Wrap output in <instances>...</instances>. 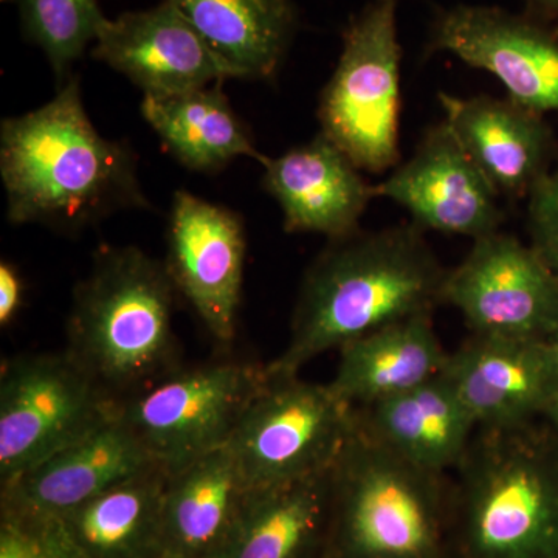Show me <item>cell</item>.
Returning a JSON list of instances; mask_svg holds the SVG:
<instances>
[{"instance_id": "cell-4", "label": "cell", "mask_w": 558, "mask_h": 558, "mask_svg": "<svg viewBox=\"0 0 558 558\" xmlns=\"http://www.w3.org/2000/svg\"><path fill=\"white\" fill-rule=\"evenodd\" d=\"M454 558H558V435L478 429L450 475Z\"/></svg>"}, {"instance_id": "cell-14", "label": "cell", "mask_w": 558, "mask_h": 558, "mask_svg": "<svg viewBox=\"0 0 558 558\" xmlns=\"http://www.w3.org/2000/svg\"><path fill=\"white\" fill-rule=\"evenodd\" d=\"M92 57L149 97H171L229 80L196 28L172 0L102 22Z\"/></svg>"}, {"instance_id": "cell-28", "label": "cell", "mask_w": 558, "mask_h": 558, "mask_svg": "<svg viewBox=\"0 0 558 558\" xmlns=\"http://www.w3.org/2000/svg\"><path fill=\"white\" fill-rule=\"evenodd\" d=\"M529 244L558 277V163L527 194Z\"/></svg>"}, {"instance_id": "cell-18", "label": "cell", "mask_w": 558, "mask_h": 558, "mask_svg": "<svg viewBox=\"0 0 558 558\" xmlns=\"http://www.w3.org/2000/svg\"><path fill=\"white\" fill-rule=\"evenodd\" d=\"M444 120L499 194L527 197L553 168L556 135L543 113L509 97L439 94Z\"/></svg>"}, {"instance_id": "cell-27", "label": "cell", "mask_w": 558, "mask_h": 558, "mask_svg": "<svg viewBox=\"0 0 558 558\" xmlns=\"http://www.w3.org/2000/svg\"><path fill=\"white\" fill-rule=\"evenodd\" d=\"M0 558H81L60 521L3 510Z\"/></svg>"}, {"instance_id": "cell-3", "label": "cell", "mask_w": 558, "mask_h": 558, "mask_svg": "<svg viewBox=\"0 0 558 558\" xmlns=\"http://www.w3.org/2000/svg\"><path fill=\"white\" fill-rule=\"evenodd\" d=\"M178 290L143 250L105 245L73 292L64 349L110 402L183 368L174 330Z\"/></svg>"}, {"instance_id": "cell-25", "label": "cell", "mask_w": 558, "mask_h": 558, "mask_svg": "<svg viewBox=\"0 0 558 558\" xmlns=\"http://www.w3.org/2000/svg\"><path fill=\"white\" fill-rule=\"evenodd\" d=\"M142 116L165 148L191 171L216 172L238 157H252L259 163L266 159L219 84L171 97L145 95Z\"/></svg>"}, {"instance_id": "cell-10", "label": "cell", "mask_w": 558, "mask_h": 558, "mask_svg": "<svg viewBox=\"0 0 558 558\" xmlns=\"http://www.w3.org/2000/svg\"><path fill=\"white\" fill-rule=\"evenodd\" d=\"M442 303L472 336L549 340L558 326V277L531 244L499 230L473 241L447 271Z\"/></svg>"}, {"instance_id": "cell-20", "label": "cell", "mask_w": 558, "mask_h": 558, "mask_svg": "<svg viewBox=\"0 0 558 558\" xmlns=\"http://www.w3.org/2000/svg\"><path fill=\"white\" fill-rule=\"evenodd\" d=\"M250 490L227 446L170 473L161 506V558L215 556Z\"/></svg>"}, {"instance_id": "cell-32", "label": "cell", "mask_w": 558, "mask_h": 558, "mask_svg": "<svg viewBox=\"0 0 558 558\" xmlns=\"http://www.w3.org/2000/svg\"><path fill=\"white\" fill-rule=\"evenodd\" d=\"M548 343L550 352H553L554 363H556V368L558 373V326L557 329L554 330L553 336L549 337Z\"/></svg>"}, {"instance_id": "cell-6", "label": "cell", "mask_w": 558, "mask_h": 558, "mask_svg": "<svg viewBox=\"0 0 558 558\" xmlns=\"http://www.w3.org/2000/svg\"><path fill=\"white\" fill-rule=\"evenodd\" d=\"M398 10L399 0H369L349 21L339 62L319 95V132L369 174L400 163Z\"/></svg>"}, {"instance_id": "cell-9", "label": "cell", "mask_w": 558, "mask_h": 558, "mask_svg": "<svg viewBox=\"0 0 558 558\" xmlns=\"http://www.w3.org/2000/svg\"><path fill=\"white\" fill-rule=\"evenodd\" d=\"M110 402L62 352L22 354L0 373V483L16 480L112 413Z\"/></svg>"}, {"instance_id": "cell-13", "label": "cell", "mask_w": 558, "mask_h": 558, "mask_svg": "<svg viewBox=\"0 0 558 558\" xmlns=\"http://www.w3.org/2000/svg\"><path fill=\"white\" fill-rule=\"evenodd\" d=\"M407 209L424 231L459 234L473 241L501 230V194L470 159L446 120L422 134L409 160L373 186Z\"/></svg>"}, {"instance_id": "cell-17", "label": "cell", "mask_w": 558, "mask_h": 558, "mask_svg": "<svg viewBox=\"0 0 558 558\" xmlns=\"http://www.w3.org/2000/svg\"><path fill=\"white\" fill-rule=\"evenodd\" d=\"M260 165L264 190L281 207L288 233L348 236L360 229V219L376 199L363 171L323 132Z\"/></svg>"}, {"instance_id": "cell-12", "label": "cell", "mask_w": 558, "mask_h": 558, "mask_svg": "<svg viewBox=\"0 0 558 558\" xmlns=\"http://www.w3.org/2000/svg\"><path fill=\"white\" fill-rule=\"evenodd\" d=\"M428 50L497 76L510 100L524 108L558 112V36L531 17L498 7L454 5L433 22Z\"/></svg>"}, {"instance_id": "cell-7", "label": "cell", "mask_w": 558, "mask_h": 558, "mask_svg": "<svg viewBox=\"0 0 558 558\" xmlns=\"http://www.w3.org/2000/svg\"><path fill=\"white\" fill-rule=\"evenodd\" d=\"M355 428V409L328 384L267 376L227 449L252 490L284 486L330 472Z\"/></svg>"}, {"instance_id": "cell-22", "label": "cell", "mask_w": 558, "mask_h": 558, "mask_svg": "<svg viewBox=\"0 0 558 558\" xmlns=\"http://www.w3.org/2000/svg\"><path fill=\"white\" fill-rule=\"evenodd\" d=\"M330 472L250 490L240 519L211 558H326Z\"/></svg>"}, {"instance_id": "cell-1", "label": "cell", "mask_w": 558, "mask_h": 558, "mask_svg": "<svg viewBox=\"0 0 558 558\" xmlns=\"http://www.w3.org/2000/svg\"><path fill=\"white\" fill-rule=\"evenodd\" d=\"M413 222L359 229L312 260L293 307L284 351L269 377L299 376L312 360L385 328L433 315L442 303L447 269Z\"/></svg>"}, {"instance_id": "cell-2", "label": "cell", "mask_w": 558, "mask_h": 558, "mask_svg": "<svg viewBox=\"0 0 558 558\" xmlns=\"http://www.w3.org/2000/svg\"><path fill=\"white\" fill-rule=\"evenodd\" d=\"M0 178L7 219L78 234L124 209H148L137 157L102 137L70 76L53 100L0 124Z\"/></svg>"}, {"instance_id": "cell-8", "label": "cell", "mask_w": 558, "mask_h": 558, "mask_svg": "<svg viewBox=\"0 0 558 558\" xmlns=\"http://www.w3.org/2000/svg\"><path fill=\"white\" fill-rule=\"evenodd\" d=\"M266 380V365L215 360L175 371L117 403V411L150 457L168 473L178 472L229 444Z\"/></svg>"}, {"instance_id": "cell-19", "label": "cell", "mask_w": 558, "mask_h": 558, "mask_svg": "<svg viewBox=\"0 0 558 558\" xmlns=\"http://www.w3.org/2000/svg\"><path fill=\"white\" fill-rule=\"evenodd\" d=\"M363 435L428 472L450 475L475 439V418L442 373L409 391L355 409Z\"/></svg>"}, {"instance_id": "cell-15", "label": "cell", "mask_w": 558, "mask_h": 558, "mask_svg": "<svg viewBox=\"0 0 558 558\" xmlns=\"http://www.w3.org/2000/svg\"><path fill=\"white\" fill-rule=\"evenodd\" d=\"M444 374L478 429H515L539 421L558 389L548 340L470 336L449 352Z\"/></svg>"}, {"instance_id": "cell-21", "label": "cell", "mask_w": 558, "mask_h": 558, "mask_svg": "<svg viewBox=\"0 0 558 558\" xmlns=\"http://www.w3.org/2000/svg\"><path fill=\"white\" fill-rule=\"evenodd\" d=\"M337 352L336 376L328 385L352 409L373 405L439 376L449 359L433 315L385 326Z\"/></svg>"}, {"instance_id": "cell-30", "label": "cell", "mask_w": 558, "mask_h": 558, "mask_svg": "<svg viewBox=\"0 0 558 558\" xmlns=\"http://www.w3.org/2000/svg\"><path fill=\"white\" fill-rule=\"evenodd\" d=\"M542 418L558 435V389L556 392H554L553 398H550L548 407H546Z\"/></svg>"}, {"instance_id": "cell-29", "label": "cell", "mask_w": 558, "mask_h": 558, "mask_svg": "<svg viewBox=\"0 0 558 558\" xmlns=\"http://www.w3.org/2000/svg\"><path fill=\"white\" fill-rule=\"evenodd\" d=\"M25 282L20 269L10 260L0 263V326L9 328L24 304Z\"/></svg>"}, {"instance_id": "cell-31", "label": "cell", "mask_w": 558, "mask_h": 558, "mask_svg": "<svg viewBox=\"0 0 558 558\" xmlns=\"http://www.w3.org/2000/svg\"><path fill=\"white\" fill-rule=\"evenodd\" d=\"M531 2L550 16L558 17V0H531Z\"/></svg>"}, {"instance_id": "cell-24", "label": "cell", "mask_w": 558, "mask_h": 558, "mask_svg": "<svg viewBox=\"0 0 558 558\" xmlns=\"http://www.w3.org/2000/svg\"><path fill=\"white\" fill-rule=\"evenodd\" d=\"M161 465L121 481L60 521L81 558H161Z\"/></svg>"}, {"instance_id": "cell-16", "label": "cell", "mask_w": 558, "mask_h": 558, "mask_svg": "<svg viewBox=\"0 0 558 558\" xmlns=\"http://www.w3.org/2000/svg\"><path fill=\"white\" fill-rule=\"evenodd\" d=\"M160 465L112 410L89 432L2 486L3 510L61 519L121 481Z\"/></svg>"}, {"instance_id": "cell-23", "label": "cell", "mask_w": 558, "mask_h": 558, "mask_svg": "<svg viewBox=\"0 0 558 558\" xmlns=\"http://www.w3.org/2000/svg\"><path fill=\"white\" fill-rule=\"evenodd\" d=\"M172 2L222 62L230 78H274L299 27L293 0Z\"/></svg>"}, {"instance_id": "cell-11", "label": "cell", "mask_w": 558, "mask_h": 558, "mask_svg": "<svg viewBox=\"0 0 558 558\" xmlns=\"http://www.w3.org/2000/svg\"><path fill=\"white\" fill-rule=\"evenodd\" d=\"M244 220L233 209L180 190L167 230V267L179 295L220 344L236 337L244 282Z\"/></svg>"}, {"instance_id": "cell-26", "label": "cell", "mask_w": 558, "mask_h": 558, "mask_svg": "<svg viewBox=\"0 0 558 558\" xmlns=\"http://www.w3.org/2000/svg\"><path fill=\"white\" fill-rule=\"evenodd\" d=\"M28 43L46 54L58 87L94 46L106 16L98 0H13Z\"/></svg>"}, {"instance_id": "cell-5", "label": "cell", "mask_w": 558, "mask_h": 558, "mask_svg": "<svg viewBox=\"0 0 558 558\" xmlns=\"http://www.w3.org/2000/svg\"><path fill=\"white\" fill-rule=\"evenodd\" d=\"M326 558H454L450 475L418 469L355 428L330 470Z\"/></svg>"}]
</instances>
